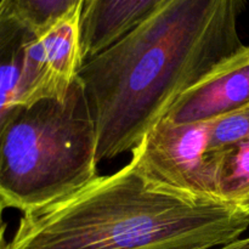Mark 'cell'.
Masks as SVG:
<instances>
[{
    "label": "cell",
    "instance_id": "obj_1",
    "mask_svg": "<svg viewBox=\"0 0 249 249\" xmlns=\"http://www.w3.org/2000/svg\"><path fill=\"white\" fill-rule=\"evenodd\" d=\"M247 0H169L78 73L97 133V162L133 151L177 101L243 46Z\"/></svg>",
    "mask_w": 249,
    "mask_h": 249
},
{
    "label": "cell",
    "instance_id": "obj_2",
    "mask_svg": "<svg viewBox=\"0 0 249 249\" xmlns=\"http://www.w3.org/2000/svg\"><path fill=\"white\" fill-rule=\"evenodd\" d=\"M249 215L147 184L131 160L70 196L22 214L4 249H214L241 238Z\"/></svg>",
    "mask_w": 249,
    "mask_h": 249
},
{
    "label": "cell",
    "instance_id": "obj_3",
    "mask_svg": "<svg viewBox=\"0 0 249 249\" xmlns=\"http://www.w3.org/2000/svg\"><path fill=\"white\" fill-rule=\"evenodd\" d=\"M97 133L78 79L63 101L18 106L0 142V199L22 213L70 196L97 177Z\"/></svg>",
    "mask_w": 249,
    "mask_h": 249
},
{
    "label": "cell",
    "instance_id": "obj_4",
    "mask_svg": "<svg viewBox=\"0 0 249 249\" xmlns=\"http://www.w3.org/2000/svg\"><path fill=\"white\" fill-rule=\"evenodd\" d=\"M130 160L156 190L196 202H220L211 122L174 124L162 118L131 151Z\"/></svg>",
    "mask_w": 249,
    "mask_h": 249
},
{
    "label": "cell",
    "instance_id": "obj_5",
    "mask_svg": "<svg viewBox=\"0 0 249 249\" xmlns=\"http://www.w3.org/2000/svg\"><path fill=\"white\" fill-rule=\"evenodd\" d=\"M82 11L79 9L68 15L27 44L18 106L66 99L84 63L80 43Z\"/></svg>",
    "mask_w": 249,
    "mask_h": 249
},
{
    "label": "cell",
    "instance_id": "obj_6",
    "mask_svg": "<svg viewBox=\"0 0 249 249\" xmlns=\"http://www.w3.org/2000/svg\"><path fill=\"white\" fill-rule=\"evenodd\" d=\"M249 105V45L182 92L165 116L174 124L209 123Z\"/></svg>",
    "mask_w": 249,
    "mask_h": 249
},
{
    "label": "cell",
    "instance_id": "obj_7",
    "mask_svg": "<svg viewBox=\"0 0 249 249\" xmlns=\"http://www.w3.org/2000/svg\"><path fill=\"white\" fill-rule=\"evenodd\" d=\"M169 0H87L80 16L85 61L133 31Z\"/></svg>",
    "mask_w": 249,
    "mask_h": 249
},
{
    "label": "cell",
    "instance_id": "obj_8",
    "mask_svg": "<svg viewBox=\"0 0 249 249\" xmlns=\"http://www.w3.org/2000/svg\"><path fill=\"white\" fill-rule=\"evenodd\" d=\"M34 36L6 0H0V142L18 108L24 50Z\"/></svg>",
    "mask_w": 249,
    "mask_h": 249
},
{
    "label": "cell",
    "instance_id": "obj_9",
    "mask_svg": "<svg viewBox=\"0 0 249 249\" xmlns=\"http://www.w3.org/2000/svg\"><path fill=\"white\" fill-rule=\"evenodd\" d=\"M218 164V198L249 215V138L212 148Z\"/></svg>",
    "mask_w": 249,
    "mask_h": 249
},
{
    "label": "cell",
    "instance_id": "obj_10",
    "mask_svg": "<svg viewBox=\"0 0 249 249\" xmlns=\"http://www.w3.org/2000/svg\"><path fill=\"white\" fill-rule=\"evenodd\" d=\"M14 14L39 36L58 21L83 9L87 0H6Z\"/></svg>",
    "mask_w": 249,
    "mask_h": 249
},
{
    "label": "cell",
    "instance_id": "obj_11",
    "mask_svg": "<svg viewBox=\"0 0 249 249\" xmlns=\"http://www.w3.org/2000/svg\"><path fill=\"white\" fill-rule=\"evenodd\" d=\"M249 138V105L211 122V148H219Z\"/></svg>",
    "mask_w": 249,
    "mask_h": 249
},
{
    "label": "cell",
    "instance_id": "obj_12",
    "mask_svg": "<svg viewBox=\"0 0 249 249\" xmlns=\"http://www.w3.org/2000/svg\"><path fill=\"white\" fill-rule=\"evenodd\" d=\"M214 249H249V237L247 238H238L233 242L228 243V245L220 246Z\"/></svg>",
    "mask_w": 249,
    "mask_h": 249
},
{
    "label": "cell",
    "instance_id": "obj_13",
    "mask_svg": "<svg viewBox=\"0 0 249 249\" xmlns=\"http://www.w3.org/2000/svg\"><path fill=\"white\" fill-rule=\"evenodd\" d=\"M6 207L0 199V249H4L6 243H5V231H6V224L4 221V211Z\"/></svg>",
    "mask_w": 249,
    "mask_h": 249
}]
</instances>
